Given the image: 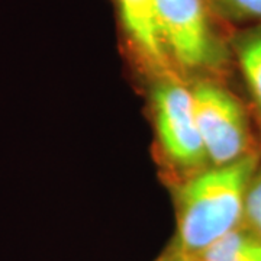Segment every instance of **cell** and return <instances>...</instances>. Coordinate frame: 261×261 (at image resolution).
<instances>
[{"label": "cell", "instance_id": "cell-1", "mask_svg": "<svg viewBox=\"0 0 261 261\" xmlns=\"http://www.w3.org/2000/svg\"><path fill=\"white\" fill-rule=\"evenodd\" d=\"M258 155L248 152L240 160L212 166L189 178L177 195V238L181 255H200L219 238L241 226L245 196Z\"/></svg>", "mask_w": 261, "mask_h": 261}, {"label": "cell", "instance_id": "cell-2", "mask_svg": "<svg viewBox=\"0 0 261 261\" xmlns=\"http://www.w3.org/2000/svg\"><path fill=\"white\" fill-rule=\"evenodd\" d=\"M154 8L170 60L187 70L211 68L222 61L224 48L206 0H154Z\"/></svg>", "mask_w": 261, "mask_h": 261}, {"label": "cell", "instance_id": "cell-3", "mask_svg": "<svg viewBox=\"0 0 261 261\" xmlns=\"http://www.w3.org/2000/svg\"><path fill=\"white\" fill-rule=\"evenodd\" d=\"M190 93L207 161L224 166L247 155L250 125L240 100L211 82H199Z\"/></svg>", "mask_w": 261, "mask_h": 261}, {"label": "cell", "instance_id": "cell-4", "mask_svg": "<svg viewBox=\"0 0 261 261\" xmlns=\"http://www.w3.org/2000/svg\"><path fill=\"white\" fill-rule=\"evenodd\" d=\"M173 75H161L152 89L155 129L164 154L181 168H200L206 151L196 122L192 93Z\"/></svg>", "mask_w": 261, "mask_h": 261}, {"label": "cell", "instance_id": "cell-5", "mask_svg": "<svg viewBox=\"0 0 261 261\" xmlns=\"http://www.w3.org/2000/svg\"><path fill=\"white\" fill-rule=\"evenodd\" d=\"M115 6L134 53L154 73L170 74V57L160 34L154 0H115Z\"/></svg>", "mask_w": 261, "mask_h": 261}, {"label": "cell", "instance_id": "cell-6", "mask_svg": "<svg viewBox=\"0 0 261 261\" xmlns=\"http://www.w3.org/2000/svg\"><path fill=\"white\" fill-rule=\"evenodd\" d=\"M232 48L244 80L261 115V25L240 32L233 38Z\"/></svg>", "mask_w": 261, "mask_h": 261}, {"label": "cell", "instance_id": "cell-7", "mask_svg": "<svg viewBox=\"0 0 261 261\" xmlns=\"http://www.w3.org/2000/svg\"><path fill=\"white\" fill-rule=\"evenodd\" d=\"M199 257L203 261H261V240L245 226L219 238Z\"/></svg>", "mask_w": 261, "mask_h": 261}, {"label": "cell", "instance_id": "cell-8", "mask_svg": "<svg viewBox=\"0 0 261 261\" xmlns=\"http://www.w3.org/2000/svg\"><path fill=\"white\" fill-rule=\"evenodd\" d=\"M244 221L247 228L261 240V170H257L245 196Z\"/></svg>", "mask_w": 261, "mask_h": 261}, {"label": "cell", "instance_id": "cell-9", "mask_svg": "<svg viewBox=\"0 0 261 261\" xmlns=\"http://www.w3.org/2000/svg\"><path fill=\"white\" fill-rule=\"evenodd\" d=\"M216 8L233 20H252L261 25V0H214Z\"/></svg>", "mask_w": 261, "mask_h": 261}, {"label": "cell", "instance_id": "cell-10", "mask_svg": "<svg viewBox=\"0 0 261 261\" xmlns=\"http://www.w3.org/2000/svg\"><path fill=\"white\" fill-rule=\"evenodd\" d=\"M157 261H181V254L178 252L177 247L173 245L171 250L167 252H164Z\"/></svg>", "mask_w": 261, "mask_h": 261}, {"label": "cell", "instance_id": "cell-11", "mask_svg": "<svg viewBox=\"0 0 261 261\" xmlns=\"http://www.w3.org/2000/svg\"><path fill=\"white\" fill-rule=\"evenodd\" d=\"M181 261H203L199 255H181Z\"/></svg>", "mask_w": 261, "mask_h": 261}, {"label": "cell", "instance_id": "cell-12", "mask_svg": "<svg viewBox=\"0 0 261 261\" xmlns=\"http://www.w3.org/2000/svg\"><path fill=\"white\" fill-rule=\"evenodd\" d=\"M258 125H260V129H261V115H258Z\"/></svg>", "mask_w": 261, "mask_h": 261}]
</instances>
